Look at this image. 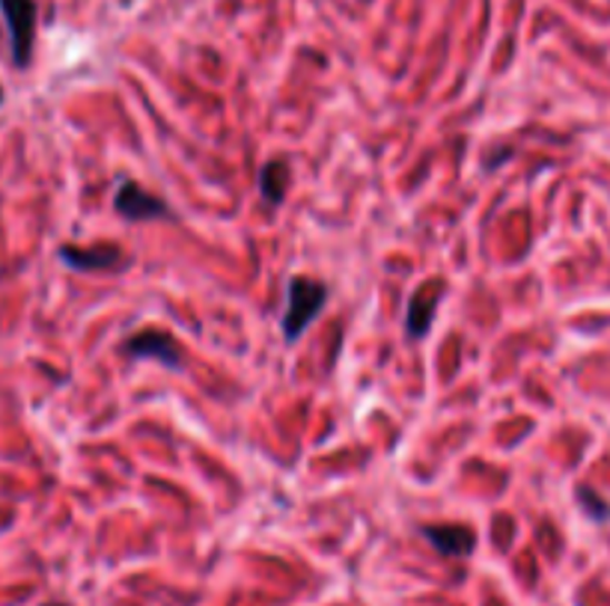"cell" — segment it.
<instances>
[{"mask_svg": "<svg viewBox=\"0 0 610 606\" xmlns=\"http://www.w3.org/2000/svg\"><path fill=\"white\" fill-rule=\"evenodd\" d=\"M0 105H3V87H0Z\"/></svg>", "mask_w": 610, "mask_h": 606, "instance_id": "10", "label": "cell"}, {"mask_svg": "<svg viewBox=\"0 0 610 606\" xmlns=\"http://www.w3.org/2000/svg\"><path fill=\"white\" fill-rule=\"evenodd\" d=\"M331 298V289L325 282L311 280V277H289L286 280V307H283L281 316V330L283 339L289 345H295L301 336L307 334L313 325H316V318L325 312Z\"/></svg>", "mask_w": 610, "mask_h": 606, "instance_id": "1", "label": "cell"}, {"mask_svg": "<svg viewBox=\"0 0 610 606\" xmlns=\"http://www.w3.org/2000/svg\"><path fill=\"white\" fill-rule=\"evenodd\" d=\"M46 606H66V604H46Z\"/></svg>", "mask_w": 610, "mask_h": 606, "instance_id": "11", "label": "cell"}, {"mask_svg": "<svg viewBox=\"0 0 610 606\" xmlns=\"http://www.w3.org/2000/svg\"><path fill=\"white\" fill-rule=\"evenodd\" d=\"M0 16L7 21L10 33L12 63L28 69L33 57V39H37V3L33 0H0Z\"/></svg>", "mask_w": 610, "mask_h": 606, "instance_id": "2", "label": "cell"}, {"mask_svg": "<svg viewBox=\"0 0 610 606\" xmlns=\"http://www.w3.org/2000/svg\"><path fill=\"white\" fill-rule=\"evenodd\" d=\"M122 354L128 360H156L170 371H183L185 362H188L183 345L176 342L167 330H140V334L128 336L122 342Z\"/></svg>", "mask_w": 610, "mask_h": 606, "instance_id": "4", "label": "cell"}, {"mask_svg": "<svg viewBox=\"0 0 610 606\" xmlns=\"http://www.w3.org/2000/svg\"><path fill=\"white\" fill-rule=\"evenodd\" d=\"M57 259L75 274H108L126 265V254L117 245H96V247H75L63 245L57 250Z\"/></svg>", "mask_w": 610, "mask_h": 606, "instance_id": "6", "label": "cell"}, {"mask_svg": "<svg viewBox=\"0 0 610 606\" xmlns=\"http://www.w3.org/2000/svg\"><path fill=\"white\" fill-rule=\"evenodd\" d=\"M292 181V167L286 158H272L259 167V176H256V188H259V197L268 209H277L286 193H289Z\"/></svg>", "mask_w": 610, "mask_h": 606, "instance_id": "8", "label": "cell"}, {"mask_svg": "<svg viewBox=\"0 0 610 606\" xmlns=\"http://www.w3.org/2000/svg\"><path fill=\"white\" fill-rule=\"evenodd\" d=\"M114 209L128 223H149V220H170L174 209L165 197H156L152 190L137 185L131 179L119 181L117 193H114Z\"/></svg>", "mask_w": 610, "mask_h": 606, "instance_id": "3", "label": "cell"}, {"mask_svg": "<svg viewBox=\"0 0 610 606\" xmlns=\"http://www.w3.org/2000/svg\"><path fill=\"white\" fill-rule=\"evenodd\" d=\"M420 535H423L441 556H450V559H468L476 547L474 529H468V526L462 524H429L420 529Z\"/></svg>", "mask_w": 610, "mask_h": 606, "instance_id": "7", "label": "cell"}, {"mask_svg": "<svg viewBox=\"0 0 610 606\" xmlns=\"http://www.w3.org/2000/svg\"><path fill=\"white\" fill-rule=\"evenodd\" d=\"M578 503H581L583 511H587L592 520H599V524H604V520L610 517L608 503H604V499H601L596 490L587 488V485H581V488H578Z\"/></svg>", "mask_w": 610, "mask_h": 606, "instance_id": "9", "label": "cell"}, {"mask_svg": "<svg viewBox=\"0 0 610 606\" xmlns=\"http://www.w3.org/2000/svg\"><path fill=\"white\" fill-rule=\"evenodd\" d=\"M444 280H429L423 282L409 300V309H405V339L409 342H420L426 339L432 325H435L437 307H441V298H444Z\"/></svg>", "mask_w": 610, "mask_h": 606, "instance_id": "5", "label": "cell"}]
</instances>
